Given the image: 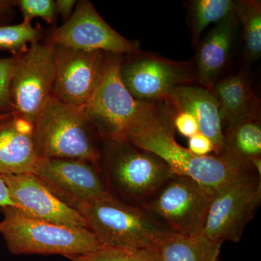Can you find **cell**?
<instances>
[{
    "label": "cell",
    "mask_w": 261,
    "mask_h": 261,
    "mask_svg": "<svg viewBox=\"0 0 261 261\" xmlns=\"http://www.w3.org/2000/svg\"><path fill=\"white\" fill-rule=\"evenodd\" d=\"M236 12L214 29L199 45L196 55V71L197 80L202 87L211 89L218 77L226 68L238 27Z\"/></svg>",
    "instance_id": "cell-17"
},
{
    "label": "cell",
    "mask_w": 261,
    "mask_h": 261,
    "mask_svg": "<svg viewBox=\"0 0 261 261\" xmlns=\"http://www.w3.org/2000/svg\"><path fill=\"white\" fill-rule=\"evenodd\" d=\"M34 175L60 199L71 206L89 204L112 196L99 165L81 159H39Z\"/></svg>",
    "instance_id": "cell-12"
},
{
    "label": "cell",
    "mask_w": 261,
    "mask_h": 261,
    "mask_svg": "<svg viewBox=\"0 0 261 261\" xmlns=\"http://www.w3.org/2000/svg\"><path fill=\"white\" fill-rule=\"evenodd\" d=\"M235 12L243 25L245 56L248 61H256L261 56L260 1H236Z\"/></svg>",
    "instance_id": "cell-22"
},
{
    "label": "cell",
    "mask_w": 261,
    "mask_h": 261,
    "mask_svg": "<svg viewBox=\"0 0 261 261\" xmlns=\"http://www.w3.org/2000/svg\"><path fill=\"white\" fill-rule=\"evenodd\" d=\"M0 233L15 255H85L104 247L89 228L68 227L27 216L18 207H0Z\"/></svg>",
    "instance_id": "cell-5"
},
{
    "label": "cell",
    "mask_w": 261,
    "mask_h": 261,
    "mask_svg": "<svg viewBox=\"0 0 261 261\" xmlns=\"http://www.w3.org/2000/svg\"><path fill=\"white\" fill-rule=\"evenodd\" d=\"M42 35L40 29L32 23L0 25V51H9L13 56L23 54L27 44L38 42Z\"/></svg>",
    "instance_id": "cell-23"
},
{
    "label": "cell",
    "mask_w": 261,
    "mask_h": 261,
    "mask_svg": "<svg viewBox=\"0 0 261 261\" xmlns=\"http://www.w3.org/2000/svg\"><path fill=\"white\" fill-rule=\"evenodd\" d=\"M97 137L84 106H69L51 96L34 123V146L39 159H81L99 164Z\"/></svg>",
    "instance_id": "cell-6"
},
{
    "label": "cell",
    "mask_w": 261,
    "mask_h": 261,
    "mask_svg": "<svg viewBox=\"0 0 261 261\" xmlns=\"http://www.w3.org/2000/svg\"><path fill=\"white\" fill-rule=\"evenodd\" d=\"M70 260H71L72 261H80L78 260H75V259H73V258L70 259Z\"/></svg>",
    "instance_id": "cell-33"
},
{
    "label": "cell",
    "mask_w": 261,
    "mask_h": 261,
    "mask_svg": "<svg viewBox=\"0 0 261 261\" xmlns=\"http://www.w3.org/2000/svg\"><path fill=\"white\" fill-rule=\"evenodd\" d=\"M224 136L223 153L229 154L240 162L250 166L252 159L260 157L261 126L259 117L240 122L225 130Z\"/></svg>",
    "instance_id": "cell-20"
},
{
    "label": "cell",
    "mask_w": 261,
    "mask_h": 261,
    "mask_svg": "<svg viewBox=\"0 0 261 261\" xmlns=\"http://www.w3.org/2000/svg\"><path fill=\"white\" fill-rule=\"evenodd\" d=\"M171 109L190 113L200 132L210 139L215 153L224 152V136L220 118L219 104L211 89L192 84L175 87L165 99Z\"/></svg>",
    "instance_id": "cell-15"
},
{
    "label": "cell",
    "mask_w": 261,
    "mask_h": 261,
    "mask_svg": "<svg viewBox=\"0 0 261 261\" xmlns=\"http://www.w3.org/2000/svg\"><path fill=\"white\" fill-rule=\"evenodd\" d=\"M219 104L223 132L249 118L259 117L258 100L246 72L240 70L211 89Z\"/></svg>",
    "instance_id": "cell-18"
},
{
    "label": "cell",
    "mask_w": 261,
    "mask_h": 261,
    "mask_svg": "<svg viewBox=\"0 0 261 261\" xmlns=\"http://www.w3.org/2000/svg\"><path fill=\"white\" fill-rule=\"evenodd\" d=\"M47 42L53 45L84 51H101L116 56L140 51L136 43L113 29L88 0H81L77 3L70 18L51 34Z\"/></svg>",
    "instance_id": "cell-11"
},
{
    "label": "cell",
    "mask_w": 261,
    "mask_h": 261,
    "mask_svg": "<svg viewBox=\"0 0 261 261\" xmlns=\"http://www.w3.org/2000/svg\"><path fill=\"white\" fill-rule=\"evenodd\" d=\"M53 46L56 73L51 97L69 106H85L100 81L108 53Z\"/></svg>",
    "instance_id": "cell-13"
},
{
    "label": "cell",
    "mask_w": 261,
    "mask_h": 261,
    "mask_svg": "<svg viewBox=\"0 0 261 261\" xmlns=\"http://www.w3.org/2000/svg\"><path fill=\"white\" fill-rule=\"evenodd\" d=\"M122 56L108 54L100 81L84 106V111L99 140L127 141L152 123L171 116L165 101L147 102L136 99L122 82Z\"/></svg>",
    "instance_id": "cell-1"
},
{
    "label": "cell",
    "mask_w": 261,
    "mask_h": 261,
    "mask_svg": "<svg viewBox=\"0 0 261 261\" xmlns=\"http://www.w3.org/2000/svg\"><path fill=\"white\" fill-rule=\"evenodd\" d=\"M20 56L0 58V114L11 113L10 82Z\"/></svg>",
    "instance_id": "cell-26"
},
{
    "label": "cell",
    "mask_w": 261,
    "mask_h": 261,
    "mask_svg": "<svg viewBox=\"0 0 261 261\" xmlns=\"http://www.w3.org/2000/svg\"><path fill=\"white\" fill-rule=\"evenodd\" d=\"M171 111L173 128L174 130H177L180 135L190 138L200 132L197 121L190 113L185 111H174L173 109H171Z\"/></svg>",
    "instance_id": "cell-27"
},
{
    "label": "cell",
    "mask_w": 261,
    "mask_h": 261,
    "mask_svg": "<svg viewBox=\"0 0 261 261\" xmlns=\"http://www.w3.org/2000/svg\"><path fill=\"white\" fill-rule=\"evenodd\" d=\"M75 0H58L56 2L57 13L61 15L64 21H66L72 15V11L77 4Z\"/></svg>",
    "instance_id": "cell-29"
},
{
    "label": "cell",
    "mask_w": 261,
    "mask_h": 261,
    "mask_svg": "<svg viewBox=\"0 0 261 261\" xmlns=\"http://www.w3.org/2000/svg\"><path fill=\"white\" fill-rule=\"evenodd\" d=\"M39 161L34 125L11 113L0 118V173H34Z\"/></svg>",
    "instance_id": "cell-16"
},
{
    "label": "cell",
    "mask_w": 261,
    "mask_h": 261,
    "mask_svg": "<svg viewBox=\"0 0 261 261\" xmlns=\"http://www.w3.org/2000/svg\"><path fill=\"white\" fill-rule=\"evenodd\" d=\"M235 11L231 0H195L190 6L192 44L197 47L202 32L212 23H219Z\"/></svg>",
    "instance_id": "cell-21"
},
{
    "label": "cell",
    "mask_w": 261,
    "mask_h": 261,
    "mask_svg": "<svg viewBox=\"0 0 261 261\" xmlns=\"http://www.w3.org/2000/svg\"><path fill=\"white\" fill-rule=\"evenodd\" d=\"M174 132L171 114L139 130L127 141L155 154L173 174L191 178L214 196L240 178L257 174L252 166L226 153L206 156L192 153L176 142Z\"/></svg>",
    "instance_id": "cell-2"
},
{
    "label": "cell",
    "mask_w": 261,
    "mask_h": 261,
    "mask_svg": "<svg viewBox=\"0 0 261 261\" xmlns=\"http://www.w3.org/2000/svg\"><path fill=\"white\" fill-rule=\"evenodd\" d=\"M213 197L191 178L174 175L163 184L143 208L173 233L199 234Z\"/></svg>",
    "instance_id": "cell-7"
},
{
    "label": "cell",
    "mask_w": 261,
    "mask_h": 261,
    "mask_svg": "<svg viewBox=\"0 0 261 261\" xmlns=\"http://www.w3.org/2000/svg\"><path fill=\"white\" fill-rule=\"evenodd\" d=\"M69 258L80 261H158L153 250L106 246L97 251Z\"/></svg>",
    "instance_id": "cell-24"
},
{
    "label": "cell",
    "mask_w": 261,
    "mask_h": 261,
    "mask_svg": "<svg viewBox=\"0 0 261 261\" xmlns=\"http://www.w3.org/2000/svg\"><path fill=\"white\" fill-rule=\"evenodd\" d=\"M15 6H16V1L0 0V20L10 15Z\"/></svg>",
    "instance_id": "cell-31"
},
{
    "label": "cell",
    "mask_w": 261,
    "mask_h": 261,
    "mask_svg": "<svg viewBox=\"0 0 261 261\" xmlns=\"http://www.w3.org/2000/svg\"><path fill=\"white\" fill-rule=\"evenodd\" d=\"M188 149L192 153L198 156L209 155L211 152L215 153V147L210 139L207 138L201 132L189 138Z\"/></svg>",
    "instance_id": "cell-28"
},
{
    "label": "cell",
    "mask_w": 261,
    "mask_h": 261,
    "mask_svg": "<svg viewBox=\"0 0 261 261\" xmlns=\"http://www.w3.org/2000/svg\"><path fill=\"white\" fill-rule=\"evenodd\" d=\"M72 207L87 221L104 246L152 250L174 233L143 207L128 205L113 196Z\"/></svg>",
    "instance_id": "cell-4"
},
{
    "label": "cell",
    "mask_w": 261,
    "mask_h": 261,
    "mask_svg": "<svg viewBox=\"0 0 261 261\" xmlns=\"http://www.w3.org/2000/svg\"><path fill=\"white\" fill-rule=\"evenodd\" d=\"M130 56L126 61L122 59L120 75L128 92L139 100L165 101L175 87L197 80L196 68L189 62L173 61L141 51Z\"/></svg>",
    "instance_id": "cell-10"
},
{
    "label": "cell",
    "mask_w": 261,
    "mask_h": 261,
    "mask_svg": "<svg viewBox=\"0 0 261 261\" xmlns=\"http://www.w3.org/2000/svg\"><path fill=\"white\" fill-rule=\"evenodd\" d=\"M16 5L21 10L23 23H31L35 18H42L48 23L56 20V2L53 0H18Z\"/></svg>",
    "instance_id": "cell-25"
},
{
    "label": "cell",
    "mask_w": 261,
    "mask_h": 261,
    "mask_svg": "<svg viewBox=\"0 0 261 261\" xmlns=\"http://www.w3.org/2000/svg\"><path fill=\"white\" fill-rule=\"evenodd\" d=\"M261 202V177L250 175L215 194L201 234L214 243H239Z\"/></svg>",
    "instance_id": "cell-9"
},
{
    "label": "cell",
    "mask_w": 261,
    "mask_h": 261,
    "mask_svg": "<svg viewBox=\"0 0 261 261\" xmlns=\"http://www.w3.org/2000/svg\"><path fill=\"white\" fill-rule=\"evenodd\" d=\"M99 168L111 195L128 205L143 207L174 174L155 154L128 141H106Z\"/></svg>",
    "instance_id": "cell-3"
},
{
    "label": "cell",
    "mask_w": 261,
    "mask_h": 261,
    "mask_svg": "<svg viewBox=\"0 0 261 261\" xmlns=\"http://www.w3.org/2000/svg\"><path fill=\"white\" fill-rule=\"evenodd\" d=\"M56 73L54 46L33 43L19 56L10 86L13 116L34 125L51 97Z\"/></svg>",
    "instance_id": "cell-8"
},
{
    "label": "cell",
    "mask_w": 261,
    "mask_h": 261,
    "mask_svg": "<svg viewBox=\"0 0 261 261\" xmlns=\"http://www.w3.org/2000/svg\"><path fill=\"white\" fill-rule=\"evenodd\" d=\"M8 114V113H5V114H0V118H4V117L6 116Z\"/></svg>",
    "instance_id": "cell-32"
},
{
    "label": "cell",
    "mask_w": 261,
    "mask_h": 261,
    "mask_svg": "<svg viewBox=\"0 0 261 261\" xmlns=\"http://www.w3.org/2000/svg\"><path fill=\"white\" fill-rule=\"evenodd\" d=\"M13 206L16 207L15 202L12 200L9 190L5 183L4 178L0 173V207Z\"/></svg>",
    "instance_id": "cell-30"
},
{
    "label": "cell",
    "mask_w": 261,
    "mask_h": 261,
    "mask_svg": "<svg viewBox=\"0 0 261 261\" xmlns=\"http://www.w3.org/2000/svg\"><path fill=\"white\" fill-rule=\"evenodd\" d=\"M221 245L201 233H174L152 250L158 261H219Z\"/></svg>",
    "instance_id": "cell-19"
},
{
    "label": "cell",
    "mask_w": 261,
    "mask_h": 261,
    "mask_svg": "<svg viewBox=\"0 0 261 261\" xmlns=\"http://www.w3.org/2000/svg\"><path fill=\"white\" fill-rule=\"evenodd\" d=\"M2 176L12 200L24 214L51 224L88 228L83 216L55 195L34 173Z\"/></svg>",
    "instance_id": "cell-14"
}]
</instances>
